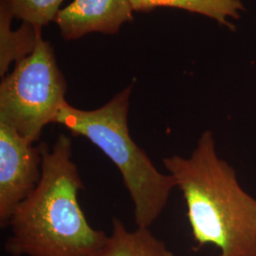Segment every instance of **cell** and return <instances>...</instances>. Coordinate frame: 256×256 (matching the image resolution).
<instances>
[{"instance_id":"9","label":"cell","mask_w":256,"mask_h":256,"mask_svg":"<svg viewBox=\"0 0 256 256\" xmlns=\"http://www.w3.org/2000/svg\"><path fill=\"white\" fill-rule=\"evenodd\" d=\"M135 12H149L156 8H176L196 12L232 28L230 18H239L244 6L239 0H130Z\"/></svg>"},{"instance_id":"8","label":"cell","mask_w":256,"mask_h":256,"mask_svg":"<svg viewBox=\"0 0 256 256\" xmlns=\"http://www.w3.org/2000/svg\"><path fill=\"white\" fill-rule=\"evenodd\" d=\"M97 256H174L149 228L131 232L119 218L112 220V234Z\"/></svg>"},{"instance_id":"1","label":"cell","mask_w":256,"mask_h":256,"mask_svg":"<svg viewBox=\"0 0 256 256\" xmlns=\"http://www.w3.org/2000/svg\"><path fill=\"white\" fill-rule=\"evenodd\" d=\"M41 180L9 220L5 250L10 256H97L110 236L94 229L78 202L84 188L72 158V140L59 135L41 142Z\"/></svg>"},{"instance_id":"10","label":"cell","mask_w":256,"mask_h":256,"mask_svg":"<svg viewBox=\"0 0 256 256\" xmlns=\"http://www.w3.org/2000/svg\"><path fill=\"white\" fill-rule=\"evenodd\" d=\"M14 18L43 28L55 18L64 0H4Z\"/></svg>"},{"instance_id":"7","label":"cell","mask_w":256,"mask_h":256,"mask_svg":"<svg viewBox=\"0 0 256 256\" xmlns=\"http://www.w3.org/2000/svg\"><path fill=\"white\" fill-rule=\"evenodd\" d=\"M8 5L0 0V76L3 78L12 63L18 64L36 50L42 38V28L27 22L16 30H12L14 18Z\"/></svg>"},{"instance_id":"3","label":"cell","mask_w":256,"mask_h":256,"mask_svg":"<svg viewBox=\"0 0 256 256\" xmlns=\"http://www.w3.org/2000/svg\"><path fill=\"white\" fill-rule=\"evenodd\" d=\"M132 90L133 86H128L97 110H78L66 102L55 124H62L75 137L88 140L110 158L133 202L138 228H150L176 186L174 178L160 173L130 136L128 110Z\"/></svg>"},{"instance_id":"6","label":"cell","mask_w":256,"mask_h":256,"mask_svg":"<svg viewBox=\"0 0 256 256\" xmlns=\"http://www.w3.org/2000/svg\"><path fill=\"white\" fill-rule=\"evenodd\" d=\"M130 0H74L58 12L54 22L64 40L90 34H114L134 20Z\"/></svg>"},{"instance_id":"5","label":"cell","mask_w":256,"mask_h":256,"mask_svg":"<svg viewBox=\"0 0 256 256\" xmlns=\"http://www.w3.org/2000/svg\"><path fill=\"white\" fill-rule=\"evenodd\" d=\"M40 144L0 124V227L7 228L12 212L41 180Z\"/></svg>"},{"instance_id":"4","label":"cell","mask_w":256,"mask_h":256,"mask_svg":"<svg viewBox=\"0 0 256 256\" xmlns=\"http://www.w3.org/2000/svg\"><path fill=\"white\" fill-rule=\"evenodd\" d=\"M68 84L52 44L41 38L32 54L0 84V124L36 144L66 104Z\"/></svg>"},{"instance_id":"2","label":"cell","mask_w":256,"mask_h":256,"mask_svg":"<svg viewBox=\"0 0 256 256\" xmlns=\"http://www.w3.org/2000/svg\"><path fill=\"white\" fill-rule=\"evenodd\" d=\"M162 164L182 192L198 248L214 245L218 256H256V198L218 154L212 131L202 133L190 156Z\"/></svg>"}]
</instances>
